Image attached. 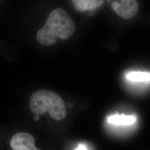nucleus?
<instances>
[{
  "label": "nucleus",
  "instance_id": "1",
  "mask_svg": "<svg viewBox=\"0 0 150 150\" xmlns=\"http://www.w3.org/2000/svg\"><path fill=\"white\" fill-rule=\"evenodd\" d=\"M75 23L62 8H56L50 13L44 26L37 33V40L45 46H52L58 38L64 40L75 32Z\"/></svg>",
  "mask_w": 150,
  "mask_h": 150
},
{
  "label": "nucleus",
  "instance_id": "2",
  "mask_svg": "<svg viewBox=\"0 0 150 150\" xmlns=\"http://www.w3.org/2000/svg\"><path fill=\"white\" fill-rule=\"evenodd\" d=\"M30 108L36 115L47 112L56 121L62 120L67 114L63 99L55 92L47 90H40L32 93L30 100Z\"/></svg>",
  "mask_w": 150,
  "mask_h": 150
},
{
  "label": "nucleus",
  "instance_id": "3",
  "mask_svg": "<svg viewBox=\"0 0 150 150\" xmlns=\"http://www.w3.org/2000/svg\"><path fill=\"white\" fill-rule=\"evenodd\" d=\"M111 8L118 16L123 19L128 20L134 17L139 11V4L134 0L114 1Z\"/></svg>",
  "mask_w": 150,
  "mask_h": 150
},
{
  "label": "nucleus",
  "instance_id": "4",
  "mask_svg": "<svg viewBox=\"0 0 150 150\" xmlns=\"http://www.w3.org/2000/svg\"><path fill=\"white\" fill-rule=\"evenodd\" d=\"M35 141V138L32 134L20 132L12 137L10 146L13 150H39L36 148Z\"/></svg>",
  "mask_w": 150,
  "mask_h": 150
},
{
  "label": "nucleus",
  "instance_id": "5",
  "mask_svg": "<svg viewBox=\"0 0 150 150\" xmlns=\"http://www.w3.org/2000/svg\"><path fill=\"white\" fill-rule=\"evenodd\" d=\"M75 9L80 12L87 10H95L101 7L103 4V1L100 0H74L72 1Z\"/></svg>",
  "mask_w": 150,
  "mask_h": 150
},
{
  "label": "nucleus",
  "instance_id": "6",
  "mask_svg": "<svg viewBox=\"0 0 150 150\" xmlns=\"http://www.w3.org/2000/svg\"><path fill=\"white\" fill-rule=\"evenodd\" d=\"M136 118L134 116H127L125 115H113L107 118V121L109 123L115 125H130L136 122Z\"/></svg>",
  "mask_w": 150,
  "mask_h": 150
},
{
  "label": "nucleus",
  "instance_id": "7",
  "mask_svg": "<svg viewBox=\"0 0 150 150\" xmlns=\"http://www.w3.org/2000/svg\"><path fill=\"white\" fill-rule=\"evenodd\" d=\"M126 77L132 82L150 81V74L145 72H131L127 75Z\"/></svg>",
  "mask_w": 150,
  "mask_h": 150
},
{
  "label": "nucleus",
  "instance_id": "8",
  "mask_svg": "<svg viewBox=\"0 0 150 150\" xmlns=\"http://www.w3.org/2000/svg\"><path fill=\"white\" fill-rule=\"evenodd\" d=\"M75 150H87V149L85 145L81 144Z\"/></svg>",
  "mask_w": 150,
  "mask_h": 150
},
{
  "label": "nucleus",
  "instance_id": "9",
  "mask_svg": "<svg viewBox=\"0 0 150 150\" xmlns=\"http://www.w3.org/2000/svg\"><path fill=\"white\" fill-rule=\"evenodd\" d=\"M88 14L90 15V16H92L93 15L95 14V11L93 10H88Z\"/></svg>",
  "mask_w": 150,
  "mask_h": 150
},
{
  "label": "nucleus",
  "instance_id": "10",
  "mask_svg": "<svg viewBox=\"0 0 150 150\" xmlns=\"http://www.w3.org/2000/svg\"><path fill=\"white\" fill-rule=\"evenodd\" d=\"M34 120L35 121H38L39 120V119H40V117H39V116L38 115H35V116L34 117Z\"/></svg>",
  "mask_w": 150,
  "mask_h": 150
}]
</instances>
